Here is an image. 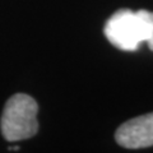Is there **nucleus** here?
<instances>
[{
    "mask_svg": "<svg viewBox=\"0 0 153 153\" xmlns=\"http://www.w3.org/2000/svg\"><path fill=\"white\" fill-rule=\"evenodd\" d=\"M147 13V18H148V23H149V36L147 38V44L149 46V49L153 51V12H146Z\"/></svg>",
    "mask_w": 153,
    "mask_h": 153,
    "instance_id": "4",
    "label": "nucleus"
},
{
    "mask_svg": "<svg viewBox=\"0 0 153 153\" xmlns=\"http://www.w3.org/2000/svg\"><path fill=\"white\" fill-rule=\"evenodd\" d=\"M147 10L133 12L120 9L108 18L103 28L105 36L111 44L124 51H135L149 36Z\"/></svg>",
    "mask_w": 153,
    "mask_h": 153,
    "instance_id": "1",
    "label": "nucleus"
},
{
    "mask_svg": "<svg viewBox=\"0 0 153 153\" xmlns=\"http://www.w3.org/2000/svg\"><path fill=\"white\" fill-rule=\"evenodd\" d=\"M9 151H14V152H17V151H19V147H18V146H14V147H12V148H9Z\"/></svg>",
    "mask_w": 153,
    "mask_h": 153,
    "instance_id": "5",
    "label": "nucleus"
},
{
    "mask_svg": "<svg viewBox=\"0 0 153 153\" xmlns=\"http://www.w3.org/2000/svg\"><path fill=\"white\" fill-rule=\"evenodd\" d=\"M117 144L128 149L153 146V112L130 119L121 124L115 133Z\"/></svg>",
    "mask_w": 153,
    "mask_h": 153,
    "instance_id": "3",
    "label": "nucleus"
},
{
    "mask_svg": "<svg viewBox=\"0 0 153 153\" xmlns=\"http://www.w3.org/2000/svg\"><path fill=\"white\" fill-rule=\"evenodd\" d=\"M37 102L25 93L13 94L4 106L0 128L8 142H18L33 137L38 130Z\"/></svg>",
    "mask_w": 153,
    "mask_h": 153,
    "instance_id": "2",
    "label": "nucleus"
}]
</instances>
